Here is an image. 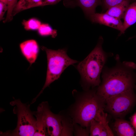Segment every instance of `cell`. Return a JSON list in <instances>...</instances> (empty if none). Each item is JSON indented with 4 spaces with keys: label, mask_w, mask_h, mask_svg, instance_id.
Returning a JSON list of instances; mask_svg holds the SVG:
<instances>
[{
    "label": "cell",
    "mask_w": 136,
    "mask_h": 136,
    "mask_svg": "<svg viewBox=\"0 0 136 136\" xmlns=\"http://www.w3.org/2000/svg\"><path fill=\"white\" fill-rule=\"evenodd\" d=\"M107 116L100 117L98 121L93 119L90 124V135L91 136H114L107 120Z\"/></svg>",
    "instance_id": "obj_10"
},
{
    "label": "cell",
    "mask_w": 136,
    "mask_h": 136,
    "mask_svg": "<svg viewBox=\"0 0 136 136\" xmlns=\"http://www.w3.org/2000/svg\"><path fill=\"white\" fill-rule=\"evenodd\" d=\"M96 92L91 90L85 93L76 106L74 112V120L81 126H90L91 121L104 109L105 104Z\"/></svg>",
    "instance_id": "obj_5"
},
{
    "label": "cell",
    "mask_w": 136,
    "mask_h": 136,
    "mask_svg": "<svg viewBox=\"0 0 136 136\" xmlns=\"http://www.w3.org/2000/svg\"><path fill=\"white\" fill-rule=\"evenodd\" d=\"M123 19L122 34L127 28L136 22V2L129 4Z\"/></svg>",
    "instance_id": "obj_13"
},
{
    "label": "cell",
    "mask_w": 136,
    "mask_h": 136,
    "mask_svg": "<svg viewBox=\"0 0 136 136\" xmlns=\"http://www.w3.org/2000/svg\"><path fill=\"white\" fill-rule=\"evenodd\" d=\"M46 53L47 59V70L45 82L42 89L32 101L34 103L43 92L44 89L55 81L58 79L64 71L69 66L78 62L68 56L64 49L54 50L44 46L41 47Z\"/></svg>",
    "instance_id": "obj_3"
},
{
    "label": "cell",
    "mask_w": 136,
    "mask_h": 136,
    "mask_svg": "<svg viewBox=\"0 0 136 136\" xmlns=\"http://www.w3.org/2000/svg\"><path fill=\"white\" fill-rule=\"evenodd\" d=\"M19 47L22 54L29 63L30 66L35 62L39 52L37 42L33 39L26 40L20 44Z\"/></svg>",
    "instance_id": "obj_9"
},
{
    "label": "cell",
    "mask_w": 136,
    "mask_h": 136,
    "mask_svg": "<svg viewBox=\"0 0 136 136\" xmlns=\"http://www.w3.org/2000/svg\"><path fill=\"white\" fill-rule=\"evenodd\" d=\"M10 103L14 106L13 113L16 115L17 120V126L13 130L5 132H1L0 136H32L36 128V118L34 116L33 111L30 109V104L23 103L20 99H16Z\"/></svg>",
    "instance_id": "obj_4"
},
{
    "label": "cell",
    "mask_w": 136,
    "mask_h": 136,
    "mask_svg": "<svg viewBox=\"0 0 136 136\" xmlns=\"http://www.w3.org/2000/svg\"><path fill=\"white\" fill-rule=\"evenodd\" d=\"M113 130L119 136H133L136 135V129L128 121L122 118H117L114 123Z\"/></svg>",
    "instance_id": "obj_11"
},
{
    "label": "cell",
    "mask_w": 136,
    "mask_h": 136,
    "mask_svg": "<svg viewBox=\"0 0 136 136\" xmlns=\"http://www.w3.org/2000/svg\"><path fill=\"white\" fill-rule=\"evenodd\" d=\"M93 22L103 24L119 30L122 34L123 22L121 19L112 16L106 13H95L90 17Z\"/></svg>",
    "instance_id": "obj_8"
},
{
    "label": "cell",
    "mask_w": 136,
    "mask_h": 136,
    "mask_svg": "<svg viewBox=\"0 0 136 136\" xmlns=\"http://www.w3.org/2000/svg\"><path fill=\"white\" fill-rule=\"evenodd\" d=\"M116 63L111 67H103L102 82L96 93L105 104L108 99L124 92L133 89L136 83V64L133 62L121 61L118 55Z\"/></svg>",
    "instance_id": "obj_1"
},
{
    "label": "cell",
    "mask_w": 136,
    "mask_h": 136,
    "mask_svg": "<svg viewBox=\"0 0 136 136\" xmlns=\"http://www.w3.org/2000/svg\"><path fill=\"white\" fill-rule=\"evenodd\" d=\"M61 0H42L40 6L56 4Z\"/></svg>",
    "instance_id": "obj_22"
},
{
    "label": "cell",
    "mask_w": 136,
    "mask_h": 136,
    "mask_svg": "<svg viewBox=\"0 0 136 136\" xmlns=\"http://www.w3.org/2000/svg\"><path fill=\"white\" fill-rule=\"evenodd\" d=\"M38 30L39 34L41 36H51L52 37L54 38L57 35L56 30L53 29L47 24H41Z\"/></svg>",
    "instance_id": "obj_17"
},
{
    "label": "cell",
    "mask_w": 136,
    "mask_h": 136,
    "mask_svg": "<svg viewBox=\"0 0 136 136\" xmlns=\"http://www.w3.org/2000/svg\"><path fill=\"white\" fill-rule=\"evenodd\" d=\"M130 0L124 1L109 8L106 13L119 19L124 18Z\"/></svg>",
    "instance_id": "obj_12"
},
{
    "label": "cell",
    "mask_w": 136,
    "mask_h": 136,
    "mask_svg": "<svg viewBox=\"0 0 136 136\" xmlns=\"http://www.w3.org/2000/svg\"><path fill=\"white\" fill-rule=\"evenodd\" d=\"M22 23L24 28L27 30H38L42 24L39 20L33 18L24 20Z\"/></svg>",
    "instance_id": "obj_18"
},
{
    "label": "cell",
    "mask_w": 136,
    "mask_h": 136,
    "mask_svg": "<svg viewBox=\"0 0 136 136\" xmlns=\"http://www.w3.org/2000/svg\"><path fill=\"white\" fill-rule=\"evenodd\" d=\"M36 118V128L33 136H48L43 115L40 110L38 108L36 111H33Z\"/></svg>",
    "instance_id": "obj_16"
},
{
    "label": "cell",
    "mask_w": 136,
    "mask_h": 136,
    "mask_svg": "<svg viewBox=\"0 0 136 136\" xmlns=\"http://www.w3.org/2000/svg\"><path fill=\"white\" fill-rule=\"evenodd\" d=\"M134 89L136 90V85H135L134 87Z\"/></svg>",
    "instance_id": "obj_24"
},
{
    "label": "cell",
    "mask_w": 136,
    "mask_h": 136,
    "mask_svg": "<svg viewBox=\"0 0 136 136\" xmlns=\"http://www.w3.org/2000/svg\"><path fill=\"white\" fill-rule=\"evenodd\" d=\"M42 0H19L13 12V16L22 11L32 8L40 6Z\"/></svg>",
    "instance_id": "obj_15"
},
{
    "label": "cell",
    "mask_w": 136,
    "mask_h": 136,
    "mask_svg": "<svg viewBox=\"0 0 136 136\" xmlns=\"http://www.w3.org/2000/svg\"><path fill=\"white\" fill-rule=\"evenodd\" d=\"M8 6V9L5 19L3 20L4 23L11 21L13 19V10L18 2L17 0H6Z\"/></svg>",
    "instance_id": "obj_19"
},
{
    "label": "cell",
    "mask_w": 136,
    "mask_h": 136,
    "mask_svg": "<svg viewBox=\"0 0 136 136\" xmlns=\"http://www.w3.org/2000/svg\"><path fill=\"white\" fill-rule=\"evenodd\" d=\"M103 39L100 38L96 45L89 55L76 66L82 81L87 87L99 86L100 75L108 57L112 53L103 49Z\"/></svg>",
    "instance_id": "obj_2"
},
{
    "label": "cell",
    "mask_w": 136,
    "mask_h": 136,
    "mask_svg": "<svg viewBox=\"0 0 136 136\" xmlns=\"http://www.w3.org/2000/svg\"><path fill=\"white\" fill-rule=\"evenodd\" d=\"M131 120L132 124L136 129V113L132 117Z\"/></svg>",
    "instance_id": "obj_23"
},
{
    "label": "cell",
    "mask_w": 136,
    "mask_h": 136,
    "mask_svg": "<svg viewBox=\"0 0 136 136\" xmlns=\"http://www.w3.org/2000/svg\"><path fill=\"white\" fill-rule=\"evenodd\" d=\"M125 0H102L104 6L107 9Z\"/></svg>",
    "instance_id": "obj_21"
},
{
    "label": "cell",
    "mask_w": 136,
    "mask_h": 136,
    "mask_svg": "<svg viewBox=\"0 0 136 136\" xmlns=\"http://www.w3.org/2000/svg\"><path fill=\"white\" fill-rule=\"evenodd\" d=\"M38 107L42 113L48 136H60L63 128L61 116L51 112L47 101L42 102Z\"/></svg>",
    "instance_id": "obj_7"
},
{
    "label": "cell",
    "mask_w": 136,
    "mask_h": 136,
    "mask_svg": "<svg viewBox=\"0 0 136 136\" xmlns=\"http://www.w3.org/2000/svg\"><path fill=\"white\" fill-rule=\"evenodd\" d=\"M136 101L133 89L118 94L107 100L105 104L107 111L116 118H122L133 107Z\"/></svg>",
    "instance_id": "obj_6"
},
{
    "label": "cell",
    "mask_w": 136,
    "mask_h": 136,
    "mask_svg": "<svg viewBox=\"0 0 136 136\" xmlns=\"http://www.w3.org/2000/svg\"><path fill=\"white\" fill-rule=\"evenodd\" d=\"M101 0H76L77 5L82 9L86 15L89 17L95 13L96 7Z\"/></svg>",
    "instance_id": "obj_14"
},
{
    "label": "cell",
    "mask_w": 136,
    "mask_h": 136,
    "mask_svg": "<svg viewBox=\"0 0 136 136\" xmlns=\"http://www.w3.org/2000/svg\"><path fill=\"white\" fill-rule=\"evenodd\" d=\"M8 6L6 0H0V20H4V16L7 11Z\"/></svg>",
    "instance_id": "obj_20"
}]
</instances>
